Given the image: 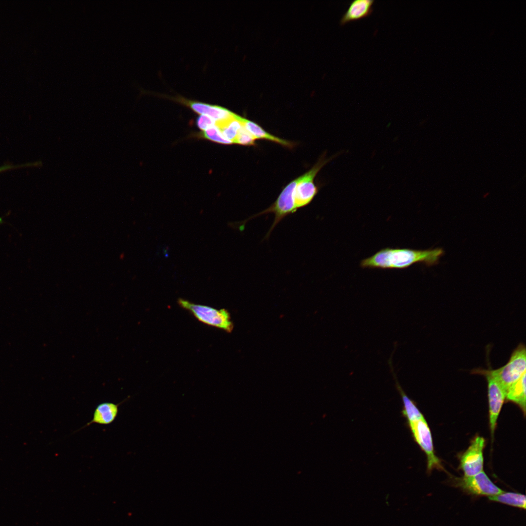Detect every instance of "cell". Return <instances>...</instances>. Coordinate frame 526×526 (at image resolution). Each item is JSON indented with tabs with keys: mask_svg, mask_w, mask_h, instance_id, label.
I'll list each match as a JSON object with an SVG mask.
<instances>
[{
	"mask_svg": "<svg viewBox=\"0 0 526 526\" xmlns=\"http://www.w3.org/2000/svg\"><path fill=\"white\" fill-rule=\"evenodd\" d=\"M178 304L188 310L200 321L208 325L230 332L233 328L229 313L225 309L220 310L206 305L196 304L179 299Z\"/></svg>",
	"mask_w": 526,
	"mask_h": 526,
	"instance_id": "cell-3",
	"label": "cell"
},
{
	"mask_svg": "<svg viewBox=\"0 0 526 526\" xmlns=\"http://www.w3.org/2000/svg\"><path fill=\"white\" fill-rule=\"evenodd\" d=\"M488 498L489 500L492 501L499 502L524 509H526V496L525 495L520 493L505 492L504 491L499 494Z\"/></svg>",
	"mask_w": 526,
	"mask_h": 526,
	"instance_id": "cell-15",
	"label": "cell"
},
{
	"mask_svg": "<svg viewBox=\"0 0 526 526\" xmlns=\"http://www.w3.org/2000/svg\"><path fill=\"white\" fill-rule=\"evenodd\" d=\"M485 375L488 381L489 424L493 437L497 420L507 394L501 386L493 378L489 375Z\"/></svg>",
	"mask_w": 526,
	"mask_h": 526,
	"instance_id": "cell-9",
	"label": "cell"
},
{
	"mask_svg": "<svg viewBox=\"0 0 526 526\" xmlns=\"http://www.w3.org/2000/svg\"><path fill=\"white\" fill-rule=\"evenodd\" d=\"M526 372L511 385L506 394L507 398L517 404L524 413L526 411Z\"/></svg>",
	"mask_w": 526,
	"mask_h": 526,
	"instance_id": "cell-14",
	"label": "cell"
},
{
	"mask_svg": "<svg viewBox=\"0 0 526 526\" xmlns=\"http://www.w3.org/2000/svg\"><path fill=\"white\" fill-rule=\"evenodd\" d=\"M335 157L325 159V156L322 155L309 170L300 176L295 189L296 204L298 210L308 205L315 198L318 189L314 179L322 167Z\"/></svg>",
	"mask_w": 526,
	"mask_h": 526,
	"instance_id": "cell-4",
	"label": "cell"
},
{
	"mask_svg": "<svg viewBox=\"0 0 526 526\" xmlns=\"http://www.w3.org/2000/svg\"><path fill=\"white\" fill-rule=\"evenodd\" d=\"M457 486L468 494L488 496L499 494L504 491L495 485L483 470L478 474L457 480Z\"/></svg>",
	"mask_w": 526,
	"mask_h": 526,
	"instance_id": "cell-6",
	"label": "cell"
},
{
	"mask_svg": "<svg viewBox=\"0 0 526 526\" xmlns=\"http://www.w3.org/2000/svg\"><path fill=\"white\" fill-rule=\"evenodd\" d=\"M39 165L38 162H35L32 163H28L26 164L13 165L11 164H5L0 167V173L5 171H7L10 169H13L23 167H34Z\"/></svg>",
	"mask_w": 526,
	"mask_h": 526,
	"instance_id": "cell-20",
	"label": "cell"
},
{
	"mask_svg": "<svg viewBox=\"0 0 526 526\" xmlns=\"http://www.w3.org/2000/svg\"><path fill=\"white\" fill-rule=\"evenodd\" d=\"M196 124L199 129L204 131L216 126L215 120L206 115H200L198 116L196 120Z\"/></svg>",
	"mask_w": 526,
	"mask_h": 526,
	"instance_id": "cell-19",
	"label": "cell"
},
{
	"mask_svg": "<svg viewBox=\"0 0 526 526\" xmlns=\"http://www.w3.org/2000/svg\"><path fill=\"white\" fill-rule=\"evenodd\" d=\"M203 136L211 141L224 144H231L232 142L226 139L219 128L215 126L204 131Z\"/></svg>",
	"mask_w": 526,
	"mask_h": 526,
	"instance_id": "cell-17",
	"label": "cell"
},
{
	"mask_svg": "<svg viewBox=\"0 0 526 526\" xmlns=\"http://www.w3.org/2000/svg\"><path fill=\"white\" fill-rule=\"evenodd\" d=\"M240 117V116L236 114L232 119L218 127L223 136L232 143H234L239 131L243 126Z\"/></svg>",
	"mask_w": 526,
	"mask_h": 526,
	"instance_id": "cell-16",
	"label": "cell"
},
{
	"mask_svg": "<svg viewBox=\"0 0 526 526\" xmlns=\"http://www.w3.org/2000/svg\"><path fill=\"white\" fill-rule=\"evenodd\" d=\"M392 356L393 354H392L391 357L388 360V363L390 368L391 372L395 380V387L402 397L403 403V409L402 411V414L407 419L408 423L414 422L422 419L424 418L423 414L419 411L414 402L406 395L398 381L392 363Z\"/></svg>",
	"mask_w": 526,
	"mask_h": 526,
	"instance_id": "cell-12",
	"label": "cell"
},
{
	"mask_svg": "<svg viewBox=\"0 0 526 526\" xmlns=\"http://www.w3.org/2000/svg\"><path fill=\"white\" fill-rule=\"evenodd\" d=\"M240 120L245 129L256 139H262L277 143L284 147L293 148L295 144L274 136L266 132L258 124L241 116Z\"/></svg>",
	"mask_w": 526,
	"mask_h": 526,
	"instance_id": "cell-13",
	"label": "cell"
},
{
	"mask_svg": "<svg viewBox=\"0 0 526 526\" xmlns=\"http://www.w3.org/2000/svg\"><path fill=\"white\" fill-rule=\"evenodd\" d=\"M443 254V250L440 248L426 250L385 248L362 260L360 265L363 268L404 269L415 263H422L430 266L437 264Z\"/></svg>",
	"mask_w": 526,
	"mask_h": 526,
	"instance_id": "cell-1",
	"label": "cell"
},
{
	"mask_svg": "<svg viewBox=\"0 0 526 526\" xmlns=\"http://www.w3.org/2000/svg\"><path fill=\"white\" fill-rule=\"evenodd\" d=\"M408 425L414 440L427 456L428 471L435 468H441L440 461L434 454L431 432L425 419L408 423Z\"/></svg>",
	"mask_w": 526,
	"mask_h": 526,
	"instance_id": "cell-5",
	"label": "cell"
},
{
	"mask_svg": "<svg viewBox=\"0 0 526 526\" xmlns=\"http://www.w3.org/2000/svg\"><path fill=\"white\" fill-rule=\"evenodd\" d=\"M255 140L253 136L243 126L239 131L234 144L251 146L254 145Z\"/></svg>",
	"mask_w": 526,
	"mask_h": 526,
	"instance_id": "cell-18",
	"label": "cell"
},
{
	"mask_svg": "<svg viewBox=\"0 0 526 526\" xmlns=\"http://www.w3.org/2000/svg\"><path fill=\"white\" fill-rule=\"evenodd\" d=\"M124 401L115 404L111 402H104L98 404L94 409L92 419L82 428L96 423L100 425H109L116 419L119 412V406Z\"/></svg>",
	"mask_w": 526,
	"mask_h": 526,
	"instance_id": "cell-11",
	"label": "cell"
},
{
	"mask_svg": "<svg viewBox=\"0 0 526 526\" xmlns=\"http://www.w3.org/2000/svg\"><path fill=\"white\" fill-rule=\"evenodd\" d=\"M526 347L520 344L512 353L509 361L496 370L482 371L481 373L493 378L507 392L516 381L526 372Z\"/></svg>",
	"mask_w": 526,
	"mask_h": 526,
	"instance_id": "cell-2",
	"label": "cell"
},
{
	"mask_svg": "<svg viewBox=\"0 0 526 526\" xmlns=\"http://www.w3.org/2000/svg\"><path fill=\"white\" fill-rule=\"evenodd\" d=\"M189 107L200 115H207L216 122V126L219 127L232 119L235 113L223 107L207 103L193 101L178 96L172 97Z\"/></svg>",
	"mask_w": 526,
	"mask_h": 526,
	"instance_id": "cell-8",
	"label": "cell"
},
{
	"mask_svg": "<svg viewBox=\"0 0 526 526\" xmlns=\"http://www.w3.org/2000/svg\"><path fill=\"white\" fill-rule=\"evenodd\" d=\"M374 2L373 0L352 1L341 18L340 24L344 25L349 22L369 16L373 12V5Z\"/></svg>",
	"mask_w": 526,
	"mask_h": 526,
	"instance_id": "cell-10",
	"label": "cell"
},
{
	"mask_svg": "<svg viewBox=\"0 0 526 526\" xmlns=\"http://www.w3.org/2000/svg\"><path fill=\"white\" fill-rule=\"evenodd\" d=\"M485 444V439L481 436H477L462 455L460 468L463 470L464 476H473L483 471Z\"/></svg>",
	"mask_w": 526,
	"mask_h": 526,
	"instance_id": "cell-7",
	"label": "cell"
}]
</instances>
